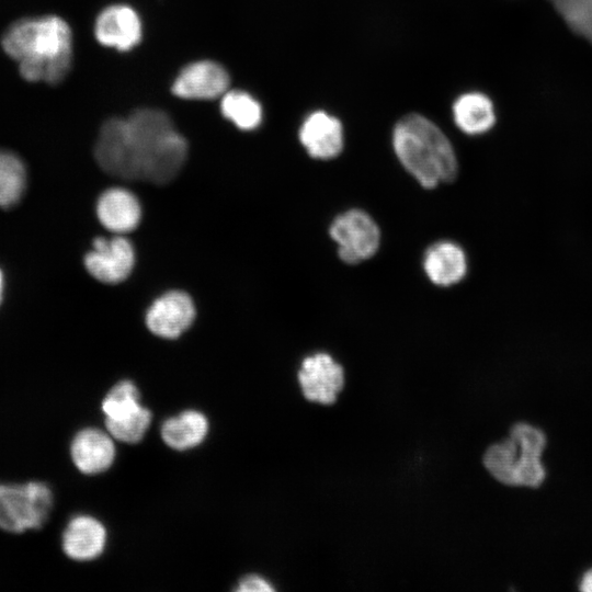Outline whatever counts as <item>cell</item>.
Listing matches in <instances>:
<instances>
[{
  "label": "cell",
  "instance_id": "obj_20",
  "mask_svg": "<svg viewBox=\"0 0 592 592\" xmlns=\"http://www.w3.org/2000/svg\"><path fill=\"white\" fill-rule=\"evenodd\" d=\"M220 111L227 119L243 130L257 128L262 121L260 103L249 93L240 90L225 92L220 102Z\"/></svg>",
  "mask_w": 592,
  "mask_h": 592
},
{
  "label": "cell",
  "instance_id": "obj_6",
  "mask_svg": "<svg viewBox=\"0 0 592 592\" xmlns=\"http://www.w3.org/2000/svg\"><path fill=\"white\" fill-rule=\"evenodd\" d=\"M101 409L106 431L123 443L141 441L151 423V412L141 405L139 390L130 380L115 384L103 398Z\"/></svg>",
  "mask_w": 592,
  "mask_h": 592
},
{
  "label": "cell",
  "instance_id": "obj_10",
  "mask_svg": "<svg viewBox=\"0 0 592 592\" xmlns=\"http://www.w3.org/2000/svg\"><path fill=\"white\" fill-rule=\"evenodd\" d=\"M230 83L229 73L219 64L200 60L185 66L172 84L174 95L189 100L223 96Z\"/></svg>",
  "mask_w": 592,
  "mask_h": 592
},
{
  "label": "cell",
  "instance_id": "obj_19",
  "mask_svg": "<svg viewBox=\"0 0 592 592\" xmlns=\"http://www.w3.org/2000/svg\"><path fill=\"white\" fill-rule=\"evenodd\" d=\"M453 114L458 128L469 135L486 133L496 122L492 102L479 92L460 95L453 105Z\"/></svg>",
  "mask_w": 592,
  "mask_h": 592
},
{
  "label": "cell",
  "instance_id": "obj_16",
  "mask_svg": "<svg viewBox=\"0 0 592 592\" xmlns=\"http://www.w3.org/2000/svg\"><path fill=\"white\" fill-rule=\"evenodd\" d=\"M96 214L101 224L109 230L128 232L138 226L141 210L133 193L122 187H113L100 196Z\"/></svg>",
  "mask_w": 592,
  "mask_h": 592
},
{
  "label": "cell",
  "instance_id": "obj_24",
  "mask_svg": "<svg viewBox=\"0 0 592 592\" xmlns=\"http://www.w3.org/2000/svg\"><path fill=\"white\" fill-rule=\"evenodd\" d=\"M580 590L584 592H592V569L583 576Z\"/></svg>",
  "mask_w": 592,
  "mask_h": 592
},
{
  "label": "cell",
  "instance_id": "obj_1",
  "mask_svg": "<svg viewBox=\"0 0 592 592\" xmlns=\"http://www.w3.org/2000/svg\"><path fill=\"white\" fill-rule=\"evenodd\" d=\"M94 157L111 175L164 184L184 164L187 143L167 113L139 109L126 118L113 117L103 123Z\"/></svg>",
  "mask_w": 592,
  "mask_h": 592
},
{
  "label": "cell",
  "instance_id": "obj_18",
  "mask_svg": "<svg viewBox=\"0 0 592 592\" xmlns=\"http://www.w3.org/2000/svg\"><path fill=\"white\" fill-rule=\"evenodd\" d=\"M208 420L198 410L190 409L170 417L161 425V437L172 449L187 451L200 445L208 433Z\"/></svg>",
  "mask_w": 592,
  "mask_h": 592
},
{
  "label": "cell",
  "instance_id": "obj_17",
  "mask_svg": "<svg viewBox=\"0 0 592 592\" xmlns=\"http://www.w3.org/2000/svg\"><path fill=\"white\" fill-rule=\"evenodd\" d=\"M423 266L434 284L448 286L465 276L467 261L459 246L451 241H440L426 250Z\"/></svg>",
  "mask_w": 592,
  "mask_h": 592
},
{
  "label": "cell",
  "instance_id": "obj_13",
  "mask_svg": "<svg viewBox=\"0 0 592 592\" xmlns=\"http://www.w3.org/2000/svg\"><path fill=\"white\" fill-rule=\"evenodd\" d=\"M114 439L96 428L80 430L70 444V456L75 466L86 475L107 470L115 459Z\"/></svg>",
  "mask_w": 592,
  "mask_h": 592
},
{
  "label": "cell",
  "instance_id": "obj_3",
  "mask_svg": "<svg viewBox=\"0 0 592 592\" xmlns=\"http://www.w3.org/2000/svg\"><path fill=\"white\" fill-rule=\"evenodd\" d=\"M395 152L423 187L455 180L458 166L452 144L443 132L420 114H409L395 126Z\"/></svg>",
  "mask_w": 592,
  "mask_h": 592
},
{
  "label": "cell",
  "instance_id": "obj_4",
  "mask_svg": "<svg viewBox=\"0 0 592 592\" xmlns=\"http://www.w3.org/2000/svg\"><path fill=\"white\" fill-rule=\"evenodd\" d=\"M545 434L527 423H516L510 436L488 448L483 464L500 482L511 486L538 487L545 479L540 456Z\"/></svg>",
  "mask_w": 592,
  "mask_h": 592
},
{
  "label": "cell",
  "instance_id": "obj_7",
  "mask_svg": "<svg viewBox=\"0 0 592 592\" xmlns=\"http://www.w3.org/2000/svg\"><path fill=\"white\" fill-rule=\"evenodd\" d=\"M330 236L338 244L339 257L349 264L362 262L377 251L379 228L363 210L351 209L335 217Z\"/></svg>",
  "mask_w": 592,
  "mask_h": 592
},
{
  "label": "cell",
  "instance_id": "obj_21",
  "mask_svg": "<svg viewBox=\"0 0 592 592\" xmlns=\"http://www.w3.org/2000/svg\"><path fill=\"white\" fill-rule=\"evenodd\" d=\"M25 184L23 161L13 152L0 150V207L14 206L21 200Z\"/></svg>",
  "mask_w": 592,
  "mask_h": 592
},
{
  "label": "cell",
  "instance_id": "obj_11",
  "mask_svg": "<svg viewBox=\"0 0 592 592\" xmlns=\"http://www.w3.org/2000/svg\"><path fill=\"white\" fill-rule=\"evenodd\" d=\"M195 307L191 297L181 291H171L153 301L146 315L148 329L156 335L174 339L193 322Z\"/></svg>",
  "mask_w": 592,
  "mask_h": 592
},
{
  "label": "cell",
  "instance_id": "obj_23",
  "mask_svg": "<svg viewBox=\"0 0 592 592\" xmlns=\"http://www.w3.org/2000/svg\"><path fill=\"white\" fill-rule=\"evenodd\" d=\"M239 592H271L274 588L269 581L258 574L243 577L236 589Z\"/></svg>",
  "mask_w": 592,
  "mask_h": 592
},
{
  "label": "cell",
  "instance_id": "obj_9",
  "mask_svg": "<svg viewBox=\"0 0 592 592\" xmlns=\"http://www.w3.org/2000/svg\"><path fill=\"white\" fill-rule=\"evenodd\" d=\"M298 382L307 400L331 405L343 388L344 373L329 354L317 353L303 361Z\"/></svg>",
  "mask_w": 592,
  "mask_h": 592
},
{
  "label": "cell",
  "instance_id": "obj_15",
  "mask_svg": "<svg viewBox=\"0 0 592 592\" xmlns=\"http://www.w3.org/2000/svg\"><path fill=\"white\" fill-rule=\"evenodd\" d=\"M299 139L312 158L331 159L343 148L342 125L338 118L317 111L304 121Z\"/></svg>",
  "mask_w": 592,
  "mask_h": 592
},
{
  "label": "cell",
  "instance_id": "obj_25",
  "mask_svg": "<svg viewBox=\"0 0 592 592\" xmlns=\"http://www.w3.org/2000/svg\"><path fill=\"white\" fill-rule=\"evenodd\" d=\"M2 291H3V275H2V272L0 271V303L2 298Z\"/></svg>",
  "mask_w": 592,
  "mask_h": 592
},
{
  "label": "cell",
  "instance_id": "obj_14",
  "mask_svg": "<svg viewBox=\"0 0 592 592\" xmlns=\"http://www.w3.org/2000/svg\"><path fill=\"white\" fill-rule=\"evenodd\" d=\"M106 530L98 519L80 514L67 524L61 547L67 557L76 561H89L98 558L106 544Z\"/></svg>",
  "mask_w": 592,
  "mask_h": 592
},
{
  "label": "cell",
  "instance_id": "obj_5",
  "mask_svg": "<svg viewBox=\"0 0 592 592\" xmlns=\"http://www.w3.org/2000/svg\"><path fill=\"white\" fill-rule=\"evenodd\" d=\"M53 500L50 488L41 481L0 483V530L19 534L41 528Z\"/></svg>",
  "mask_w": 592,
  "mask_h": 592
},
{
  "label": "cell",
  "instance_id": "obj_12",
  "mask_svg": "<svg viewBox=\"0 0 592 592\" xmlns=\"http://www.w3.org/2000/svg\"><path fill=\"white\" fill-rule=\"evenodd\" d=\"M141 21L128 5L114 4L100 12L94 34L100 44L117 50H128L141 39Z\"/></svg>",
  "mask_w": 592,
  "mask_h": 592
},
{
  "label": "cell",
  "instance_id": "obj_8",
  "mask_svg": "<svg viewBox=\"0 0 592 592\" xmlns=\"http://www.w3.org/2000/svg\"><path fill=\"white\" fill-rule=\"evenodd\" d=\"M135 252L124 237L95 238L93 250L84 257L89 273L103 283H118L125 280L134 267Z\"/></svg>",
  "mask_w": 592,
  "mask_h": 592
},
{
  "label": "cell",
  "instance_id": "obj_2",
  "mask_svg": "<svg viewBox=\"0 0 592 592\" xmlns=\"http://www.w3.org/2000/svg\"><path fill=\"white\" fill-rule=\"evenodd\" d=\"M7 55L20 62L26 81L60 82L72 61V34L56 15L27 18L12 23L1 38Z\"/></svg>",
  "mask_w": 592,
  "mask_h": 592
},
{
  "label": "cell",
  "instance_id": "obj_22",
  "mask_svg": "<svg viewBox=\"0 0 592 592\" xmlns=\"http://www.w3.org/2000/svg\"><path fill=\"white\" fill-rule=\"evenodd\" d=\"M568 26L592 43V0H550Z\"/></svg>",
  "mask_w": 592,
  "mask_h": 592
}]
</instances>
